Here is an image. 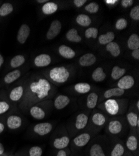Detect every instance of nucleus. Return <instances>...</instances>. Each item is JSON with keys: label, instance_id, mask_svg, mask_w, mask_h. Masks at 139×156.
<instances>
[{"label": "nucleus", "instance_id": "obj_31", "mask_svg": "<svg viewBox=\"0 0 139 156\" xmlns=\"http://www.w3.org/2000/svg\"><path fill=\"white\" fill-rule=\"evenodd\" d=\"M67 40L73 43H80L82 41V37L78 34V31L76 29L72 28L69 30L66 35Z\"/></svg>", "mask_w": 139, "mask_h": 156}, {"label": "nucleus", "instance_id": "obj_10", "mask_svg": "<svg viewBox=\"0 0 139 156\" xmlns=\"http://www.w3.org/2000/svg\"><path fill=\"white\" fill-rule=\"evenodd\" d=\"M110 144L107 156H123L128 151L125 142L120 138L111 137Z\"/></svg>", "mask_w": 139, "mask_h": 156}, {"label": "nucleus", "instance_id": "obj_30", "mask_svg": "<svg viewBox=\"0 0 139 156\" xmlns=\"http://www.w3.org/2000/svg\"><path fill=\"white\" fill-rule=\"evenodd\" d=\"M58 9V5L54 2H47L42 7V11L46 15H52Z\"/></svg>", "mask_w": 139, "mask_h": 156}, {"label": "nucleus", "instance_id": "obj_15", "mask_svg": "<svg viewBox=\"0 0 139 156\" xmlns=\"http://www.w3.org/2000/svg\"><path fill=\"white\" fill-rule=\"evenodd\" d=\"M43 148L39 146H34L28 149H24L16 152L15 156H42Z\"/></svg>", "mask_w": 139, "mask_h": 156}, {"label": "nucleus", "instance_id": "obj_46", "mask_svg": "<svg viewBox=\"0 0 139 156\" xmlns=\"http://www.w3.org/2000/svg\"><path fill=\"white\" fill-rule=\"evenodd\" d=\"M86 2H87L86 0H74V1L73 2V3L76 7L81 8L83 5H84V4Z\"/></svg>", "mask_w": 139, "mask_h": 156}, {"label": "nucleus", "instance_id": "obj_4", "mask_svg": "<svg viewBox=\"0 0 139 156\" xmlns=\"http://www.w3.org/2000/svg\"><path fill=\"white\" fill-rule=\"evenodd\" d=\"M127 125L126 119L120 116H116V118L109 119L105 126L106 131L110 137L120 138L127 131Z\"/></svg>", "mask_w": 139, "mask_h": 156}, {"label": "nucleus", "instance_id": "obj_39", "mask_svg": "<svg viewBox=\"0 0 139 156\" xmlns=\"http://www.w3.org/2000/svg\"><path fill=\"white\" fill-rule=\"evenodd\" d=\"M12 109L11 102L5 100H0V115L6 114Z\"/></svg>", "mask_w": 139, "mask_h": 156}, {"label": "nucleus", "instance_id": "obj_32", "mask_svg": "<svg viewBox=\"0 0 139 156\" xmlns=\"http://www.w3.org/2000/svg\"><path fill=\"white\" fill-rule=\"evenodd\" d=\"M106 50L109 51L113 57H118L120 54V48L116 42H111L106 45Z\"/></svg>", "mask_w": 139, "mask_h": 156}, {"label": "nucleus", "instance_id": "obj_42", "mask_svg": "<svg viewBox=\"0 0 139 156\" xmlns=\"http://www.w3.org/2000/svg\"><path fill=\"white\" fill-rule=\"evenodd\" d=\"M127 24H128V21L127 20L121 18L117 21L115 24V27L117 30H123L127 28Z\"/></svg>", "mask_w": 139, "mask_h": 156}, {"label": "nucleus", "instance_id": "obj_45", "mask_svg": "<svg viewBox=\"0 0 139 156\" xmlns=\"http://www.w3.org/2000/svg\"><path fill=\"white\" fill-rule=\"evenodd\" d=\"M133 3L134 2L132 0H122V1H121V5L124 8H127L131 6Z\"/></svg>", "mask_w": 139, "mask_h": 156}, {"label": "nucleus", "instance_id": "obj_19", "mask_svg": "<svg viewBox=\"0 0 139 156\" xmlns=\"http://www.w3.org/2000/svg\"><path fill=\"white\" fill-rule=\"evenodd\" d=\"M135 84L134 78L130 75L122 77L117 82V87L124 90L131 89Z\"/></svg>", "mask_w": 139, "mask_h": 156}, {"label": "nucleus", "instance_id": "obj_40", "mask_svg": "<svg viewBox=\"0 0 139 156\" xmlns=\"http://www.w3.org/2000/svg\"><path fill=\"white\" fill-rule=\"evenodd\" d=\"M99 31L97 28L94 27H91L87 28L85 31V37L87 39L93 38L96 39L98 36Z\"/></svg>", "mask_w": 139, "mask_h": 156}, {"label": "nucleus", "instance_id": "obj_13", "mask_svg": "<svg viewBox=\"0 0 139 156\" xmlns=\"http://www.w3.org/2000/svg\"><path fill=\"white\" fill-rule=\"evenodd\" d=\"M71 140V137L68 134L56 136L52 140V146L57 151L65 149L69 146Z\"/></svg>", "mask_w": 139, "mask_h": 156}, {"label": "nucleus", "instance_id": "obj_12", "mask_svg": "<svg viewBox=\"0 0 139 156\" xmlns=\"http://www.w3.org/2000/svg\"><path fill=\"white\" fill-rule=\"evenodd\" d=\"M53 128V124L49 122L36 124L33 127V133L37 136H45L50 133Z\"/></svg>", "mask_w": 139, "mask_h": 156}, {"label": "nucleus", "instance_id": "obj_50", "mask_svg": "<svg viewBox=\"0 0 139 156\" xmlns=\"http://www.w3.org/2000/svg\"><path fill=\"white\" fill-rule=\"evenodd\" d=\"M117 2V1H116V0H106V1H105V3L108 5H113Z\"/></svg>", "mask_w": 139, "mask_h": 156}, {"label": "nucleus", "instance_id": "obj_48", "mask_svg": "<svg viewBox=\"0 0 139 156\" xmlns=\"http://www.w3.org/2000/svg\"><path fill=\"white\" fill-rule=\"evenodd\" d=\"M6 129V123L3 121H0V134H2Z\"/></svg>", "mask_w": 139, "mask_h": 156}, {"label": "nucleus", "instance_id": "obj_47", "mask_svg": "<svg viewBox=\"0 0 139 156\" xmlns=\"http://www.w3.org/2000/svg\"><path fill=\"white\" fill-rule=\"evenodd\" d=\"M132 56L135 59L138 60L139 59V49L133 50L132 52Z\"/></svg>", "mask_w": 139, "mask_h": 156}, {"label": "nucleus", "instance_id": "obj_11", "mask_svg": "<svg viewBox=\"0 0 139 156\" xmlns=\"http://www.w3.org/2000/svg\"><path fill=\"white\" fill-rule=\"evenodd\" d=\"M127 151L133 156H139L138 136L136 133L130 131L125 142Z\"/></svg>", "mask_w": 139, "mask_h": 156}, {"label": "nucleus", "instance_id": "obj_41", "mask_svg": "<svg viewBox=\"0 0 139 156\" xmlns=\"http://www.w3.org/2000/svg\"><path fill=\"white\" fill-rule=\"evenodd\" d=\"M99 9V5L96 2H91L85 6V10L90 13H96Z\"/></svg>", "mask_w": 139, "mask_h": 156}, {"label": "nucleus", "instance_id": "obj_14", "mask_svg": "<svg viewBox=\"0 0 139 156\" xmlns=\"http://www.w3.org/2000/svg\"><path fill=\"white\" fill-rule=\"evenodd\" d=\"M23 124V119L20 115L10 114L6 119V126L11 131H15L19 129Z\"/></svg>", "mask_w": 139, "mask_h": 156}, {"label": "nucleus", "instance_id": "obj_17", "mask_svg": "<svg viewBox=\"0 0 139 156\" xmlns=\"http://www.w3.org/2000/svg\"><path fill=\"white\" fill-rule=\"evenodd\" d=\"M25 90H26V89H24L23 86H18L12 89L8 95L9 101L12 102L21 101L24 95Z\"/></svg>", "mask_w": 139, "mask_h": 156}, {"label": "nucleus", "instance_id": "obj_27", "mask_svg": "<svg viewBox=\"0 0 139 156\" xmlns=\"http://www.w3.org/2000/svg\"><path fill=\"white\" fill-rule=\"evenodd\" d=\"M91 84L87 83H79L74 86L75 92L79 94H85L89 93L91 90Z\"/></svg>", "mask_w": 139, "mask_h": 156}, {"label": "nucleus", "instance_id": "obj_33", "mask_svg": "<svg viewBox=\"0 0 139 156\" xmlns=\"http://www.w3.org/2000/svg\"><path fill=\"white\" fill-rule=\"evenodd\" d=\"M92 78L96 82H102L106 78V74L104 73L103 68L98 67L92 73Z\"/></svg>", "mask_w": 139, "mask_h": 156}, {"label": "nucleus", "instance_id": "obj_2", "mask_svg": "<svg viewBox=\"0 0 139 156\" xmlns=\"http://www.w3.org/2000/svg\"><path fill=\"white\" fill-rule=\"evenodd\" d=\"M95 137L85 147L83 156H107L110 139L104 136Z\"/></svg>", "mask_w": 139, "mask_h": 156}, {"label": "nucleus", "instance_id": "obj_36", "mask_svg": "<svg viewBox=\"0 0 139 156\" xmlns=\"http://www.w3.org/2000/svg\"><path fill=\"white\" fill-rule=\"evenodd\" d=\"M26 61V59L23 55H16L12 58L10 61V66L12 68H17L21 66Z\"/></svg>", "mask_w": 139, "mask_h": 156}, {"label": "nucleus", "instance_id": "obj_37", "mask_svg": "<svg viewBox=\"0 0 139 156\" xmlns=\"http://www.w3.org/2000/svg\"><path fill=\"white\" fill-rule=\"evenodd\" d=\"M126 70L125 69L121 68L118 66H115L113 68L111 73V77L113 80H118L125 74Z\"/></svg>", "mask_w": 139, "mask_h": 156}, {"label": "nucleus", "instance_id": "obj_43", "mask_svg": "<svg viewBox=\"0 0 139 156\" xmlns=\"http://www.w3.org/2000/svg\"><path fill=\"white\" fill-rule=\"evenodd\" d=\"M130 16L133 20H139V6L138 5L132 8L130 12Z\"/></svg>", "mask_w": 139, "mask_h": 156}, {"label": "nucleus", "instance_id": "obj_38", "mask_svg": "<svg viewBox=\"0 0 139 156\" xmlns=\"http://www.w3.org/2000/svg\"><path fill=\"white\" fill-rule=\"evenodd\" d=\"M13 6L11 3H5L0 7V16H6L13 11Z\"/></svg>", "mask_w": 139, "mask_h": 156}, {"label": "nucleus", "instance_id": "obj_58", "mask_svg": "<svg viewBox=\"0 0 139 156\" xmlns=\"http://www.w3.org/2000/svg\"><path fill=\"white\" fill-rule=\"evenodd\" d=\"M78 156H83V153L79 154V155H78Z\"/></svg>", "mask_w": 139, "mask_h": 156}, {"label": "nucleus", "instance_id": "obj_56", "mask_svg": "<svg viewBox=\"0 0 139 156\" xmlns=\"http://www.w3.org/2000/svg\"><path fill=\"white\" fill-rule=\"evenodd\" d=\"M9 154H4V155H0V156H8Z\"/></svg>", "mask_w": 139, "mask_h": 156}, {"label": "nucleus", "instance_id": "obj_44", "mask_svg": "<svg viewBox=\"0 0 139 156\" xmlns=\"http://www.w3.org/2000/svg\"><path fill=\"white\" fill-rule=\"evenodd\" d=\"M71 154V151L70 148L68 147L67 148L58 150L55 156H70Z\"/></svg>", "mask_w": 139, "mask_h": 156}, {"label": "nucleus", "instance_id": "obj_1", "mask_svg": "<svg viewBox=\"0 0 139 156\" xmlns=\"http://www.w3.org/2000/svg\"><path fill=\"white\" fill-rule=\"evenodd\" d=\"M54 93V89L49 81L44 78L32 82L26 88L24 95L20 103L23 111L28 110L37 103L49 100Z\"/></svg>", "mask_w": 139, "mask_h": 156}, {"label": "nucleus", "instance_id": "obj_7", "mask_svg": "<svg viewBox=\"0 0 139 156\" xmlns=\"http://www.w3.org/2000/svg\"><path fill=\"white\" fill-rule=\"evenodd\" d=\"M89 118V114L86 112H80L76 115L72 125V129L70 132L71 137H74L86 129Z\"/></svg>", "mask_w": 139, "mask_h": 156}, {"label": "nucleus", "instance_id": "obj_29", "mask_svg": "<svg viewBox=\"0 0 139 156\" xmlns=\"http://www.w3.org/2000/svg\"><path fill=\"white\" fill-rule=\"evenodd\" d=\"M21 76V71L18 69L12 71L8 73L4 77V82L7 84H10L16 81Z\"/></svg>", "mask_w": 139, "mask_h": 156}, {"label": "nucleus", "instance_id": "obj_28", "mask_svg": "<svg viewBox=\"0 0 139 156\" xmlns=\"http://www.w3.org/2000/svg\"><path fill=\"white\" fill-rule=\"evenodd\" d=\"M115 38V34L112 31H109L106 34H101L99 36V43L101 45H107L112 42Z\"/></svg>", "mask_w": 139, "mask_h": 156}, {"label": "nucleus", "instance_id": "obj_9", "mask_svg": "<svg viewBox=\"0 0 139 156\" xmlns=\"http://www.w3.org/2000/svg\"><path fill=\"white\" fill-rule=\"evenodd\" d=\"M49 100H46L37 103L31 106L29 109V113L33 118L36 120H43L47 115V109L46 107L50 105Z\"/></svg>", "mask_w": 139, "mask_h": 156}, {"label": "nucleus", "instance_id": "obj_6", "mask_svg": "<svg viewBox=\"0 0 139 156\" xmlns=\"http://www.w3.org/2000/svg\"><path fill=\"white\" fill-rule=\"evenodd\" d=\"M95 136L96 134L87 130L75 136L72 140H71L69 146L71 153L76 154H82L81 151L87 146L92 139Z\"/></svg>", "mask_w": 139, "mask_h": 156}, {"label": "nucleus", "instance_id": "obj_55", "mask_svg": "<svg viewBox=\"0 0 139 156\" xmlns=\"http://www.w3.org/2000/svg\"><path fill=\"white\" fill-rule=\"evenodd\" d=\"M79 154H74V153H71V154L70 155V156H78Z\"/></svg>", "mask_w": 139, "mask_h": 156}, {"label": "nucleus", "instance_id": "obj_26", "mask_svg": "<svg viewBox=\"0 0 139 156\" xmlns=\"http://www.w3.org/2000/svg\"><path fill=\"white\" fill-rule=\"evenodd\" d=\"M99 96L96 92L90 93L86 98V107L90 110L94 109L97 105Z\"/></svg>", "mask_w": 139, "mask_h": 156}, {"label": "nucleus", "instance_id": "obj_23", "mask_svg": "<svg viewBox=\"0 0 139 156\" xmlns=\"http://www.w3.org/2000/svg\"><path fill=\"white\" fill-rule=\"evenodd\" d=\"M51 58L47 54H41L37 56L34 60L35 66L38 68L46 67L51 62Z\"/></svg>", "mask_w": 139, "mask_h": 156}, {"label": "nucleus", "instance_id": "obj_22", "mask_svg": "<svg viewBox=\"0 0 139 156\" xmlns=\"http://www.w3.org/2000/svg\"><path fill=\"white\" fill-rule=\"evenodd\" d=\"M138 119V112H135L134 111H129L127 112L126 114V121L130 128V131L136 133L137 122Z\"/></svg>", "mask_w": 139, "mask_h": 156}, {"label": "nucleus", "instance_id": "obj_53", "mask_svg": "<svg viewBox=\"0 0 139 156\" xmlns=\"http://www.w3.org/2000/svg\"><path fill=\"white\" fill-rule=\"evenodd\" d=\"M135 107H136V108H137V112H138V111H139V101H138V100H137V101L136 102Z\"/></svg>", "mask_w": 139, "mask_h": 156}, {"label": "nucleus", "instance_id": "obj_34", "mask_svg": "<svg viewBox=\"0 0 139 156\" xmlns=\"http://www.w3.org/2000/svg\"><path fill=\"white\" fill-rule=\"evenodd\" d=\"M127 46L132 51L139 49V36L138 34H132L129 36L127 40Z\"/></svg>", "mask_w": 139, "mask_h": 156}, {"label": "nucleus", "instance_id": "obj_16", "mask_svg": "<svg viewBox=\"0 0 139 156\" xmlns=\"http://www.w3.org/2000/svg\"><path fill=\"white\" fill-rule=\"evenodd\" d=\"M125 93V90L121 89L117 87L110 88L106 90L104 93L103 97L100 99V102H102L109 99H117V98H120L124 95Z\"/></svg>", "mask_w": 139, "mask_h": 156}, {"label": "nucleus", "instance_id": "obj_54", "mask_svg": "<svg viewBox=\"0 0 139 156\" xmlns=\"http://www.w3.org/2000/svg\"><path fill=\"white\" fill-rule=\"evenodd\" d=\"M123 156H133L130 152H127V153H126Z\"/></svg>", "mask_w": 139, "mask_h": 156}, {"label": "nucleus", "instance_id": "obj_5", "mask_svg": "<svg viewBox=\"0 0 139 156\" xmlns=\"http://www.w3.org/2000/svg\"><path fill=\"white\" fill-rule=\"evenodd\" d=\"M109 120L108 115L102 111L94 110L89 118L85 130L97 134L104 127Z\"/></svg>", "mask_w": 139, "mask_h": 156}, {"label": "nucleus", "instance_id": "obj_51", "mask_svg": "<svg viewBox=\"0 0 139 156\" xmlns=\"http://www.w3.org/2000/svg\"><path fill=\"white\" fill-rule=\"evenodd\" d=\"M4 63V58L3 57V56L0 54V68L2 66L3 64Z\"/></svg>", "mask_w": 139, "mask_h": 156}, {"label": "nucleus", "instance_id": "obj_24", "mask_svg": "<svg viewBox=\"0 0 139 156\" xmlns=\"http://www.w3.org/2000/svg\"><path fill=\"white\" fill-rule=\"evenodd\" d=\"M96 62V57L92 53H87L82 55L79 59V63L81 66L88 67L93 65Z\"/></svg>", "mask_w": 139, "mask_h": 156}, {"label": "nucleus", "instance_id": "obj_25", "mask_svg": "<svg viewBox=\"0 0 139 156\" xmlns=\"http://www.w3.org/2000/svg\"><path fill=\"white\" fill-rule=\"evenodd\" d=\"M58 51L59 55L64 58L71 59L75 57V52L69 46L62 44L59 47Z\"/></svg>", "mask_w": 139, "mask_h": 156}, {"label": "nucleus", "instance_id": "obj_3", "mask_svg": "<svg viewBox=\"0 0 139 156\" xmlns=\"http://www.w3.org/2000/svg\"><path fill=\"white\" fill-rule=\"evenodd\" d=\"M128 101L125 99H109L100 103L98 108L109 116H120L127 111Z\"/></svg>", "mask_w": 139, "mask_h": 156}, {"label": "nucleus", "instance_id": "obj_49", "mask_svg": "<svg viewBox=\"0 0 139 156\" xmlns=\"http://www.w3.org/2000/svg\"><path fill=\"white\" fill-rule=\"evenodd\" d=\"M6 154L7 153L5 151V146H3L2 143L0 142V155H4V154Z\"/></svg>", "mask_w": 139, "mask_h": 156}, {"label": "nucleus", "instance_id": "obj_18", "mask_svg": "<svg viewBox=\"0 0 139 156\" xmlns=\"http://www.w3.org/2000/svg\"><path fill=\"white\" fill-rule=\"evenodd\" d=\"M62 24L60 21L56 20L50 23V27L46 34V38L48 40H51L55 38L61 32Z\"/></svg>", "mask_w": 139, "mask_h": 156}, {"label": "nucleus", "instance_id": "obj_52", "mask_svg": "<svg viewBox=\"0 0 139 156\" xmlns=\"http://www.w3.org/2000/svg\"><path fill=\"white\" fill-rule=\"evenodd\" d=\"M36 2L38 3H44L45 4L47 2H49V1H47V0H37Z\"/></svg>", "mask_w": 139, "mask_h": 156}, {"label": "nucleus", "instance_id": "obj_20", "mask_svg": "<svg viewBox=\"0 0 139 156\" xmlns=\"http://www.w3.org/2000/svg\"><path fill=\"white\" fill-rule=\"evenodd\" d=\"M71 102V99L69 96L66 95H59L53 101V105L56 109L62 110L66 108Z\"/></svg>", "mask_w": 139, "mask_h": 156}, {"label": "nucleus", "instance_id": "obj_57", "mask_svg": "<svg viewBox=\"0 0 139 156\" xmlns=\"http://www.w3.org/2000/svg\"><path fill=\"white\" fill-rule=\"evenodd\" d=\"M8 156H15V155L12 154H10L8 155Z\"/></svg>", "mask_w": 139, "mask_h": 156}, {"label": "nucleus", "instance_id": "obj_8", "mask_svg": "<svg viewBox=\"0 0 139 156\" xmlns=\"http://www.w3.org/2000/svg\"><path fill=\"white\" fill-rule=\"evenodd\" d=\"M49 75V78L53 82L57 84H63L68 81L70 73L66 67L59 66L50 69Z\"/></svg>", "mask_w": 139, "mask_h": 156}, {"label": "nucleus", "instance_id": "obj_21", "mask_svg": "<svg viewBox=\"0 0 139 156\" xmlns=\"http://www.w3.org/2000/svg\"><path fill=\"white\" fill-rule=\"evenodd\" d=\"M31 30L28 24H22L18 32L17 40L20 44H24L30 34Z\"/></svg>", "mask_w": 139, "mask_h": 156}, {"label": "nucleus", "instance_id": "obj_35", "mask_svg": "<svg viewBox=\"0 0 139 156\" xmlns=\"http://www.w3.org/2000/svg\"><path fill=\"white\" fill-rule=\"evenodd\" d=\"M75 21H76V23L79 25L83 27H89L92 23L91 18L88 15H84V14L79 15L76 17V20H75Z\"/></svg>", "mask_w": 139, "mask_h": 156}]
</instances>
